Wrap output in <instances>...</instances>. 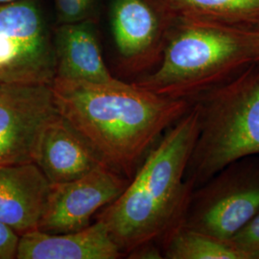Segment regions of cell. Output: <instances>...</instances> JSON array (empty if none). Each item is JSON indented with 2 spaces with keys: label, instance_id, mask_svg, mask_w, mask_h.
I'll use <instances>...</instances> for the list:
<instances>
[{
  "label": "cell",
  "instance_id": "obj_1",
  "mask_svg": "<svg viewBox=\"0 0 259 259\" xmlns=\"http://www.w3.org/2000/svg\"><path fill=\"white\" fill-rule=\"evenodd\" d=\"M51 89L59 114L109 166L132 179L159 136L191 107L116 80L91 83L55 77Z\"/></svg>",
  "mask_w": 259,
  "mask_h": 259
},
{
  "label": "cell",
  "instance_id": "obj_2",
  "mask_svg": "<svg viewBox=\"0 0 259 259\" xmlns=\"http://www.w3.org/2000/svg\"><path fill=\"white\" fill-rule=\"evenodd\" d=\"M198 132V111L191 103L149 151L123 193L98 214L123 255L147 244H162L183 224L194 190L185 175Z\"/></svg>",
  "mask_w": 259,
  "mask_h": 259
},
{
  "label": "cell",
  "instance_id": "obj_3",
  "mask_svg": "<svg viewBox=\"0 0 259 259\" xmlns=\"http://www.w3.org/2000/svg\"><path fill=\"white\" fill-rule=\"evenodd\" d=\"M256 63L251 26L207 20L172 23L157 70L136 82L164 97L193 101Z\"/></svg>",
  "mask_w": 259,
  "mask_h": 259
},
{
  "label": "cell",
  "instance_id": "obj_4",
  "mask_svg": "<svg viewBox=\"0 0 259 259\" xmlns=\"http://www.w3.org/2000/svg\"><path fill=\"white\" fill-rule=\"evenodd\" d=\"M199 132L185 180L195 188L232 162L259 155V63L191 101Z\"/></svg>",
  "mask_w": 259,
  "mask_h": 259
},
{
  "label": "cell",
  "instance_id": "obj_5",
  "mask_svg": "<svg viewBox=\"0 0 259 259\" xmlns=\"http://www.w3.org/2000/svg\"><path fill=\"white\" fill-rule=\"evenodd\" d=\"M258 210L259 155L232 162L195 188L182 226L229 241Z\"/></svg>",
  "mask_w": 259,
  "mask_h": 259
},
{
  "label": "cell",
  "instance_id": "obj_6",
  "mask_svg": "<svg viewBox=\"0 0 259 259\" xmlns=\"http://www.w3.org/2000/svg\"><path fill=\"white\" fill-rule=\"evenodd\" d=\"M54 40L35 0L0 5V83L51 84Z\"/></svg>",
  "mask_w": 259,
  "mask_h": 259
},
{
  "label": "cell",
  "instance_id": "obj_7",
  "mask_svg": "<svg viewBox=\"0 0 259 259\" xmlns=\"http://www.w3.org/2000/svg\"><path fill=\"white\" fill-rule=\"evenodd\" d=\"M58 115L51 84L0 83V165L36 163L40 137Z\"/></svg>",
  "mask_w": 259,
  "mask_h": 259
},
{
  "label": "cell",
  "instance_id": "obj_8",
  "mask_svg": "<svg viewBox=\"0 0 259 259\" xmlns=\"http://www.w3.org/2000/svg\"><path fill=\"white\" fill-rule=\"evenodd\" d=\"M130 179L106 163L74 181L51 185L37 230L48 233L77 232L93 215L115 201Z\"/></svg>",
  "mask_w": 259,
  "mask_h": 259
},
{
  "label": "cell",
  "instance_id": "obj_9",
  "mask_svg": "<svg viewBox=\"0 0 259 259\" xmlns=\"http://www.w3.org/2000/svg\"><path fill=\"white\" fill-rule=\"evenodd\" d=\"M111 28L127 68L142 70L161 58L171 21L152 0H113Z\"/></svg>",
  "mask_w": 259,
  "mask_h": 259
},
{
  "label": "cell",
  "instance_id": "obj_10",
  "mask_svg": "<svg viewBox=\"0 0 259 259\" xmlns=\"http://www.w3.org/2000/svg\"><path fill=\"white\" fill-rule=\"evenodd\" d=\"M50 189L35 162L0 165V223L19 235L37 230Z\"/></svg>",
  "mask_w": 259,
  "mask_h": 259
},
{
  "label": "cell",
  "instance_id": "obj_11",
  "mask_svg": "<svg viewBox=\"0 0 259 259\" xmlns=\"http://www.w3.org/2000/svg\"><path fill=\"white\" fill-rule=\"evenodd\" d=\"M122 252L106 225L97 220L77 232L35 230L19 235L18 259H117Z\"/></svg>",
  "mask_w": 259,
  "mask_h": 259
},
{
  "label": "cell",
  "instance_id": "obj_12",
  "mask_svg": "<svg viewBox=\"0 0 259 259\" xmlns=\"http://www.w3.org/2000/svg\"><path fill=\"white\" fill-rule=\"evenodd\" d=\"M36 163L51 185H58L84 176L105 162L59 114L40 137Z\"/></svg>",
  "mask_w": 259,
  "mask_h": 259
},
{
  "label": "cell",
  "instance_id": "obj_13",
  "mask_svg": "<svg viewBox=\"0 0 259 259\" xmlns=\"http://www.w3.org/2000/svg\"><path fill=\"white\" fill-rule=\"evenodd\" d=\"M95 20L60 24L53 40L56 77L91 83H112V77L103 60Z\"/></svg>",
  "mask_w": 259,
  "mask_h": 259
},
{
  "label": "cell",
  "instance_id": "obj_14",
  "mask_svg": "<svg viewBox=\"0 0 259 259\" xmlns=\"http://www.w3.org/2000/svg\"><path fill=\"white\" fill-rule=\"evenodd\" d=\"M174 23L207 20L251 26L259 20V0H152Z\"/></svg>",
  "mask_w": 259,
  "mask_h": 259
},
{
  "label": "cell",
  "instance_id": "obj_15",
  "mask_svg": "<svg viewBox=\"0 0 259 259\" xmlns=\"http://www.w3.org/2000/svg\"><path fill=\"white\" fill-rule=\"evenodd\" d=\"M167 259H249L229 241L180 226L162 243Z\"/></svg>",
  "mask_w": 259,
  "mask_h": 259
},
{
  "label": "cell",
  "instance_id": "obj_16",
  "mask_svg": "<svg viewBox=\"0 0 259 259\" xmlns=\"http://www.w3.org/2000/svg\"><path fill=\"white\" fill-rule=\"evenodd\" d=\"M60 24L93 19L96 0H54Z\"/></svg>",
  "mask_w": 259,
  "mask_h": 259
},
{
  "label": "cell",
  "instance_id": "obj_17",
  "mask_svg": "<svg viewBox=\"0 0 259 259\" xmlns=\"http://www.w3.org/2000/svg\"><path fill=\"white\" fill-rule=\"evenodd\" d=\"M229 242L248 258L259 259V210Z\"/></svg>",
  "mask_w": 259,
  "mask_h": 259
},
{
  "label": "cell",
  "instance_id": "obj_18",
  "mask_svg": "<svg viewBox=\"0 0 259 259\" xmlns=\"http://www.w3.org/2000/svg\"><path fill=\"white\" fill-rule=\"evenodd\" d=\"M19 235L0 223V259L16 258Z\"/></svg>",
  "mask_w": 259,
  "mask_h": 259
},
{
  "label": "cell",
  "instance_id": "obj_19",
  "mask_svg": "<svg viewBox=\"0 0 259 259\" xmlns=\"http://www.w3.org/2000/svg\"><path fill=\"white\" fill-rule=\"evenodd\" d=\"M251 30L254 37V42H255V50H256V63H259V20L251 25Z\"/></svg>",
  "mask_w": 259,
  "mask_h": 259
},
{
  "label": "cell",
  "instance_id": "obj_20",
  "mask_svg": "<svg viewBox=\"0 0 259 259\" xmlns=\"http://www.w3.org/2000/svg\"><path fill=\"white\" fill-rule=\"evenodd\" d=\"M14 1H17V0H0V5L6 4V3H10V2H14Z\"/></svg>",
  "mask_w": 259,
  "mask_h": 259
}]
</instances>
